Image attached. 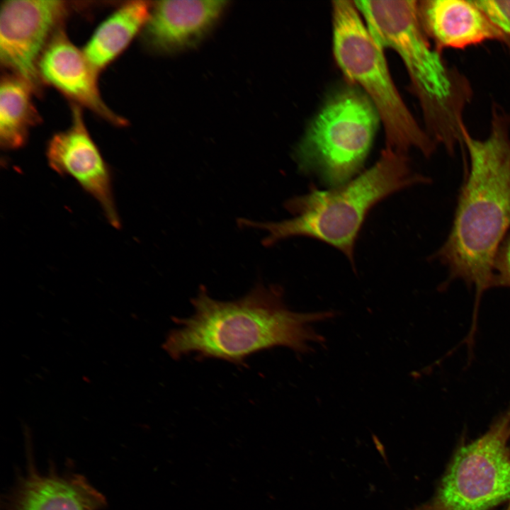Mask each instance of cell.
<instances>
[{"label": "cell", "mask_w": 510, "mask_h": 510, "mask_svg": "<svg viewBox=\"0 0 510 510\" xmlns=\"http://www.w3.org/2000/svg\"><path fill=\"white\" fill-rule=\"evenodd\" d=\"M283 297L280 285L258 283L241 298L222 301L201 286L191 300L194 313L174 319L177 327L170 331L164 348L175 360L194 354L197 359L242 366L253 354L276 347L310 353L312 344L325 342L312 324L334 317L335 312H295Z\"/></svg>", "instance_id": "obj_1"}, {"label": "cell", "mask_w": 510, "mask_h": 510, "mask_svg": "<svg viewBox=\"0 0 510 510\" xmlns=\"http://www.w3.org/2000/svg\"><path fill=\"white\" fill-rule=\"evenodd\" d=\"M470 170L461 187L450 233L434 256L450 279L474 287L476 307L493 287V264L510 230V117L494 108L482 140L463 132Z\"/></svg>", "instance_id": "obj_2"}, {"label": "cell", "mask_w": 510, "mask_h": 510, "mask_svg": "<svg viewBox=\"0 0 510 510\" xmlns=\"http://www.w3.org/2000/svg\"><path fill=\"white\" fill-rule=\"evenodd\" d=\"M374 40L395 50L407 71L420 104L426 132L453 154L463 144V113L472 97L468 80L431 47L419 2L353 1Z\"/></svg>", "instance_id": "obj_3"}, {"label": "cell", "mask_w": 510, "mask_h": 510, "mask_svg": "<svg viewBox=\"0 0 510 510\" xmlns=\"http://www.w3.org/2000/svg\"><path fill=\"white\" fill-rule=\"evenodd\" d=\"M429 182L414 172L407 154L385 147L376 163L347 183L329 190L310 187L285 203L293 217L279 222L238 220L240 227L267 232L262 244L271 246L293 237L314 238L341 251L353 265L359 230L370 210L402 189Z\"/></svg>", "instance_id": "obj_4"}, {"label": "cell", "mask_w": 510, "mask_h": 510, "mask_svg": "<svg viewBox=\"0 0 510 510\" xmlns=\"http://www.w3.org/2000/svg\"><path fill=\"white\" fill-rule=\"evenodd\" d=\"M333 51L339 68L359 85L376 109L386 147L407 154L411 148L431 156L436 143L422 129L392 79L383 49L374 40L354 1L332 2Z\"/></svg>", "instance_id": "obj_5"}, {"label": "cell", "mask_w": 510, "mask_h": 510, "mask_svg": "<svg viewBox=\"0 0 510 510\" xmlns=\"http://www.w3.org/2000/svg\"><path fill=\"white\" fill-rule=\"evenodd\" d=\"M365 94L345 89L331 96L295 149L298 169L331 187L341 186L362 168L379 122Z\"/></svg>", "instance_id": "obj_6"}, {"label": "cell", "mask_w": 510, "mask_h": 510, "mask_svg": "<svg viewBox=\"0 0 510 510\" xmlns=\"http://www.w3.org/2000/svg\"><path fill=\"white\" fill-rule=\"evenodd\" d=\"M510 409L454 456L438 489L417 510H487L510 500Z\"/></svg>", "instance_id": "obj_7"}, {"label": "cell", "mask_w": 510, "mask_h": 510, "mask_svg": "<svg viewBox=\"0 0 510 510\" xmlns=\"http://www.w3.org/2000/svg\"><path fill=\"white\" fill-rule=\"evenodd\" d=\"M67 11L63 1L8 0L1 4V63L34 93L40 91V59Z\"/></svg>", "instance_id": "obj_8"}, {"label": "cell", "mask_w": 510, "mask_h": 510, "mask_svg": "<svg viewBox=\"0 0 510 510\" xmlns=\"http://www.w3.org/2000/svg\"><path fill=\"white\" fill-rule=\"evenodd\" d=\"M72 124L48 141L45 150L50 169L72 177L99 204L108 223L121 227L113 187V174L85 125L80 107L72 108Z\"/></svg>", "instance_id": "obj_9"}, {"label": "cell", "mask_w": 510, "mask_h": 510, "mask_svg": "<svg viewBox=\"0 0 510 510\" xmlns=\"http://www.w3.org/2000/svg\"><path fill=\"white\" fill-rule=\"evenodd\" d=\"M28 451L26 472L7 499L8 510H101L103 494L79 474L37 470Z\"/></svg>", "instance_id": "obj_10"}, {"label": "cell", "mask_w": 510, "mask_h": 510, "mask_svg": "<svg viewBox=\"0 0 510 510\" xmlns=\"http://www.w3.org/2000/svg\"><path fill=\"white\" fill-rule=\"evenodd\" d=\"M38 72L41 81L55 87L75 104L89 108L113 125L126 124L125 119L113 112L102 100L98 73L62 29L54 34L44 50Z\"/></svg>", "instance_id": "obj_11"}, {"label": "cell", "mask_w": 510, "mask_h": 510, "mask_svg": "<svg viewBox=\"0 0 510 510\" xmlns=\"http://www.w3.org/2000/svg\"><path fill=\"white\" fill-rule=\"evenodd\" d=\"M225 1H157L150 8L142 29L152 50L170 52L196 44L212 27L225 8Z\"/></svg>", "instance_id": "obj_12"}, {"label": "cell", "mask_w": 510, "mask_h": 510, "mask_svg": "<svg viewBox=\"0 0 510 510\" xmlns=\"http://www.w3.org/2000/svg\"><path fill=\"white\" fill-rule=\"evenodd\" d=\"M424 30L437 50L465 49L488 40L504 43L510 37L503 33L474 1L426 0L419 3Z\"/></svg>", "instance_id": "obj_13"}, {"label": "cell", "mask_w": 510, "mask_h": 510, "mask_svg": "<svg viewBox=\"0 0 510 510\" xmlns=\"http://www.w3.org/2000/svg\"><path fill=\"white\" fill-rule=\"evenodd\" d=\"M149 12L148 2L130 1L99 25L82 50L96 73L114 60L143 29Z\"/></svg>", "instance_id": "obj_14"}, {"label": "cell", "mask_w": 510, "mask_h": 510, "mask_svg": "<svg viewBox=\"0 0 510 510\" xmlns=\"http://www.w3.org/2000/svg\"><path fill=\"white\" fill-rule=\"evenodd\" d=\"M32 88L11 74L1 78L0 87V144L3 149L22 147L31 127L40 120L31 98Z\"/></svg>", "instance_id": "obj_15"}, {"label": "cell", "mask_w": 510, "mask_h": 510, "mask_svg": "<svg viewBox=\"0 0 510 510\" xmlns=\"http://www.w3.org/2000/svg\"><path fill=\"white\" fill-rule=\"evenodd\" d=\"M475 4L510 37V0H475Z\"/></svg>", "instance_id": "obj_16"}, {"label": "cell", "mask_w": 510, "mask_h": 510, "mask_svg": "<svg viewBox=\"0 0 510 510\" xmlns=\"http://www.w3.org/2000/svg\"><path fill=\"white\" fill-rule=\"evenodd\" d=\"M510 287V230L502 242L493 264V287Z\"/></svg>", "instance_id": "obj_17"}, {"label": "cell", "mask_w": 510, "mask_h": 510, "mask_svg": "<svg viewBox=\"0 0 510 510\" xmlns=\"http://www.w3.org/2000/svg\"><path fill=\"white\" fill-rule=\"evenodd\" d=\"M414 510H415V509H414Z\"/></svg>", "instance_id": "obj_18"}]
</instances>
